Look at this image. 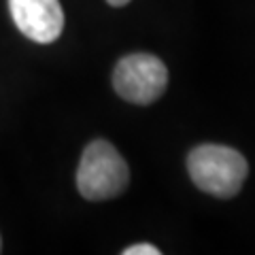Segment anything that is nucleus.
Returning <instances> with one entry per match:
<instances>
[{"mask_svg":"<svg viewBox=\"0 0 255 255\" xmlns=\"http://www.w3.org/2000/svg\"><path fill=\"white\" fill-rule=\"evenodd\" d=\"M168 85V70L164 62L149 53H132L117 62L113 87L132 105H151Z\"/></svg>","mask_w":255,"mask_h":255,"instance_id":"nucleus-3","label":"nucleus"},{"mask_svg":"<svg viewBox=\"0 0 255 255\" xmlns=\"http://www.w3.org/2000/svg\"><path fill=\"white\" fill-rule=\"evenodd\" d=\"M107 2L111 4V6H126L130 0H107Z\"/></svg>","mask_w":255,"mask_h":255,"instance_id":"nucleus-6","label":"nucleus"},{"mask_svg":"<svg viewBox=\"0 0 255 255\" xmlns=\"http://www.w3.org/2000/svg\"><path fill=\"white\" fill-rule=\"evenodd\" d=\"M15 26L34 43H53L64 30V11L60 0H9Z\"/></svg>","mask_w":255,"mask_h":255,"instance_id":"nucleus-4","label":"nucleus"},{"mask_svg":"<svg viewBox=\"0 0 255 255\" xmlns=\"http://www.w3.org/2000/svg\"><path fill=\"white\" fill-rule=\"evenodd\" d=\"M191 181L202 191L217 198H232L243 189L249 172L247 159L226 145H200L187 157Z\"/></svg>","mask_w":255,"mask_h":255,"instance_id":"nucleus-1","label":"nucleus"},{"mask_svg":"<svg viewBox=\"0 0 255 255\" xmlns=\"http://www.w3.org/2000/svg\"><path fill=\"white\" fill-rule=\"evenodd\" d=\"M124 255H159V249L153 245H132L124 251Z\"/></svg>","mask_w":255,"mask_h":255,"instance_id":"nucleus-5","label":"nucleus"},{"mask_svg":"<svg viewBox=\"0 0 255 255\" xmlns=\"http://www.w3.org/2000/svg\"><path fill=\"white\" fill-rule=\"evenodd\" d=\"M128 183L130 170L126 159L109 140H94L85 147L77 170V187L85 200H111L122 194Z\"/></svg>","mask_w":255,"mask_h":255,"instance_id":"nucleus-2","label":"nucleus"}]
</instances>
